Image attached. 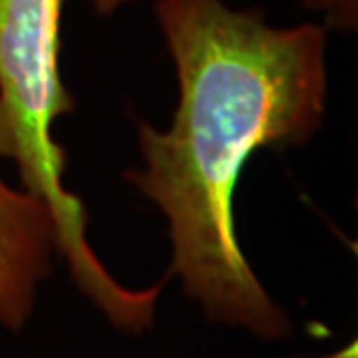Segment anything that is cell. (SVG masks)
Wrapping results in <instances>:
<instances>
[{
	"instance_id": "1",
	"label": "cell",
	"mask_w": 358,
	"mask_h": 358,
	"mask_svg": "<svg viewBox=\"0 0 358 358\" xmlns=\"http://www.w3.org/2000/svg\"><path fill=\"white\" fill-rule=\"evenodd\" d=\"M175 63L168 128L138 121L140 163L124 179L163 214L170 263L163 279L205 321L259 342L293 333L286 307L249 263L235 224L242 170L266 147H300L326 119V31L270 26L226 0H156Z\"/></svg>"
},
{
	"instance_id": "2",
	"label": "cell",
	"mask_w": 358,
	"mask_h": 358,
	"mask_svg": "<svg viewBox=\"0 0 358 358\" xmlns=\"http://www.w3.org/2000/svg\"><path fill=\"white\" fill-rule=\"evenodd\" d=\"M63 3L0 0V159L12 161L21 189L49 207L56 254L77 291L112 328L140 335L154 326L168 282H121L91 245L82 198L63 182L66 152L54 138V124L75 110L59 68Z\"/></svg>"
},
{
	"instance_id": "3",
	"label": "cell",
	"mask_w": 358,
	"mask_h": 358,
	"mask_svg": "<svg viewBox=\"0 0 358 358\" xmlns=\"http://www.w3.org/2000/svg\"><path fill=\"white\" fill-rule=\"evenodd\" d=\"M56 226L40 198L0 175V328L31 324L42 286L54 270Z\"/></svg>"
},
{
	"instance_id": "4",
	"label": "cell",
	"mask_w": 358,
	"mask_h": 358,
	"mask_svg": "<svg viewBox=\"0 0 358 358\" xmlns=\"http://www.w3.org/2000/svg\"><path fill=\"white\" fill-rule=\"evenodd\" d=\"M307 7L326 12L335 26L349 28L356 26V0H303Z\"/></svg>"
},
{
	"instance_id": "5",
	"label": "cell",
	"mask_w": 358,
	"mask_h": 358,
	"mask_svg": "<svg viewBox=\"0 0 358 358\" xmlns=\"http://www.w3.org/2000/svg\"><path fill=\"white\" fill-rule=\"evenodd\" d=\"M282 358H358V342L347 340L345 345L324 354H296V356H282Z\"/></svg>"
},
{
	"instance_id": "6",
	"label": "cell",
	"mask_w": 358,
	"mask_h": 358,
	"mask_svg": "<svg viewBox=\"0 0 358 358\" xmlns=\"http://www.w3.org/2000/svg\"><path fill=\"white\" fill-rule=\"evenodd\" d=\"M131 3H135V0H91L93 10L98 14H112V12H117L119 7L131 5Z\"/></svg>"
}]
</instances>
